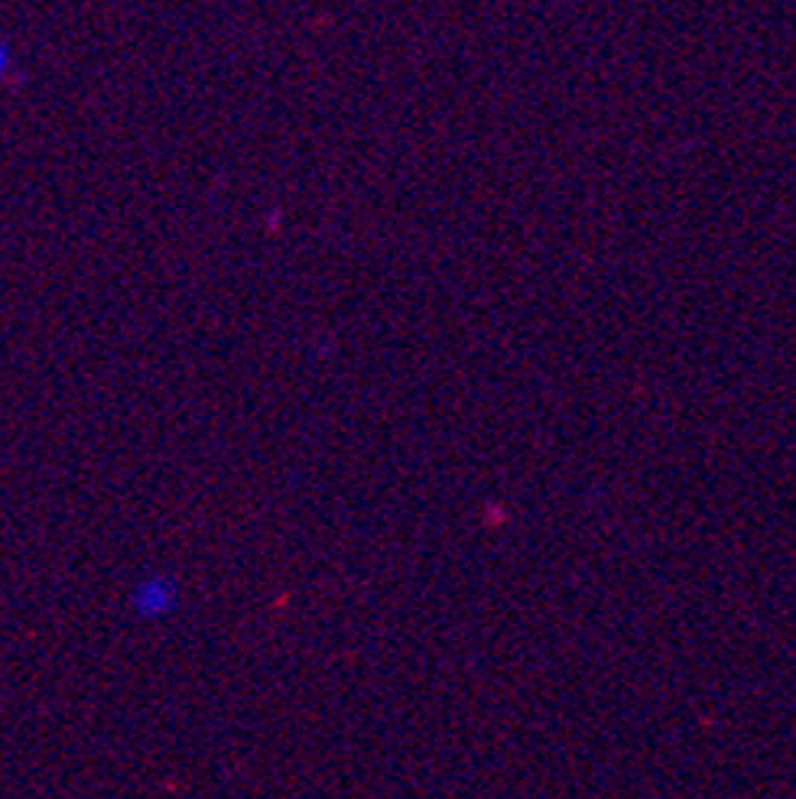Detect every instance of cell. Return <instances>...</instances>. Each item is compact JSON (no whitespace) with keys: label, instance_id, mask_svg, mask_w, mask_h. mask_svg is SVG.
Wrapping results in <instances>:
<instances>
[{"label":"cell","instance_id":"obj_2","mask_svg":"<svg viewBox=\"0 0 796 799\" xmlns=\"http://www.w3.org/2000/svg\"><path fill=\"white\" fill-rule=\"evenodd\" d=\"M3 69H7V50L0 46V75H3Z\"/></svg>","mask_w":796,"mask_h":799},{"label":"cell","instance_id":"obj_1","mask_svg":"<svg viewBox=\"0 0 796 799\" xmlns=\"http://www.w3.org/2000/svg\"><path fill=\"white\" fill-rule=\"evenodd\" d=\"M173 601H176V592H173V585L163 582V579H149V582H144V585L137 589V595H134L137 614H144V618L166 614V611L173 608Z\"/></svg>","mask_w":796,"mask_h":799}]
</instances>
